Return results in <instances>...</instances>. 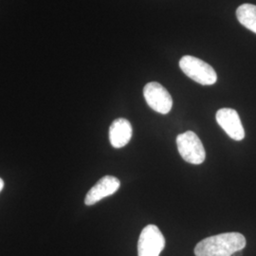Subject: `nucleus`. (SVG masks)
I'll use <instances>...</instances> for the list:
<instances>
[{"mask_svg": "<svg viewBox=\"0 0 256 256\" xmlns=\"http://www.w3.org/2000/svg\"><path fill=\"white\" fill-rule=\"evenodd\" d=\"M120 186L119 180L112 176H104L88 191L84 198L86 206H92L102 198L110 196L118 191Z\"/></svg>", "mask_w": 256, "mask_h": 256, "instance_id": "7", "label": "nucleus"}, {"mask_svg": "<svg viewBox=\"0 0 256 256\" xmlns=\"http://www.w3.org/2000/svg\"><path fill=\"white\" fill-rule=\"evenodd\" d=\"M180 68L183 74L202 86H212L218 81V75L214 68L192 55L183 56L180 61Z\"/></svg>", "mask_w": 256, "mask_h": 256, "instance_id": "2", "label": "nucleus"}, {"mask_svg": "<svg viewBox=\"0 0 256 256\" xmlns=\"http://www.w3.org/2000/svg\"><path fill=\"white\" fill-rule=\"evenodd\" d=\"M242 256V250H239V252H236V254H234V256Z\"/></svg>", "mask_w": 256, "mask_h": 256, "instance_id": "11", "label": "nucleus"}, {"mask_svg": "<svg viewBox=\"0 0 256 256\" xmlns=\"http://www.w3.org/2000/svg\"><path fill=\"white\" fill-rule=\"evenodd\" d=\"M165 247V238L156 225L144 227L138 242V256H160Z\"/></svg>", "mask_w": 256, "mask_h": 256, "instance_id": "4", "label": "nucleus"}, {"mask_svg": "<svg viewBox=\"0 0 256 256\" xmlns=\"http://www.w3.org/2000/svg\"><path fill=\"white\" fill-rule=\"evenodd\" d=\"M3 187H4V182H3V180H2V178H0V192L2 191Z\"/></svg>", "mask_w": 256, "mask_h": 256, "instance_id": "10", "label": "nucleus"}, {"mask_svg": "<svg viewBox=\"0 0 256 256\" xmlns=\"http://www.w3.org/2000/svg\"><path fill=\"white\" fill-rule=\"evenodd\" d=\"M132 138V126L124 118L115 120L110 128V140L114 148L124 147Z\"/></svg>", "mask_w": 256, "mask_h": 256, "instance_id": "8", "label": "nucleus"}, {"mask_svg": "<svg viewBox=\"0 0 256 256\" xmlns=\"http://www.w3.org/2000/svg\"><path fill=\"white\" fill-rule=\"evenodd\" d=\"M246 238L239 232H225L202 240L196 248V256H232L246 247Z\"/></svg>", "mask_w": 256, "mask_h": 256, "instance_id": "1", "label": "nucleus"}, {"mask_svg": "<svg viewBox=\"0 0 256 256\" xmlns=\"http://www.w3.org/2000/svg\"><path fill=\"white\" fill-rule=\"evenodd\" d=\"M144 96L147 104L158 113L165 115L172 110V96L164 86L158 82H151L146 84Z\"/></svg>", "mask_w": 256, "mask_h": 256, "instance_id": "5", "label": "nucleus"}, {"mask_svg": "<svg viewBox=\"0 0 256 256\" xmlns=\"http://www.w3.org/2000/svg\"><path fill=\"white\" fill-rule=\"evenodd\" d=\"M216 119L230 138L242 140L245 138V130L236 110L232 108H221L216 112Z\"/></svg>", "mask_w": 256, "mask_h": 256, "instance_id": "6", "label": "nucleus"}, {"mask_svg": "<svg viewBox=\"0 0 256 256\" xmlns=\"http://www.w3.org/2000/svg\"><path fill=\"white\" fill-rule=\"evenodd\" d=\"M236 18L241 25L256 34V6L242 4L236 10Z\"/></svg>", "mask_w": 256, "mask_h": 256, "instance_id": "9", "label": "nucleus"}, {"mask_svg": "<svg viewBox=\"0 0 256 256\" xmlns=\"http://www.w3.org/2000/svg\"><path fill=\"white\" fill-rule=\"evenodd\" d=\"M176 146L180 154L186 162L202 164L205 160L206 152L200 138L192 132L187 131L176 137Z\"/></svg>", "mask_w": 256, "mask_h": 256, "instance_id": "3", "label": "nucleus"}]
</instances>
